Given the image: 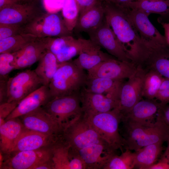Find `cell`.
I'll return each instance as SVG.
<instances>
[{
    "label": "cell",
    "instance_id": "bcb514c9",
    "mask_svg": "<svg viewBox=\"0 0 169 169\" xmlns=\"http://www.w3.org/2000/svg\"><path fill=\"white\" fill-rule=\"evenodd\" d=\"M164 30V37L167 44L169 46V22H161L160 23Z\"/></svg>",
    "mask_w": 169,
    "mask_h": 169
},
{
    "label": "cell",
    "instance_id": "4fadbf2b",
    "mask_svg": "<svg viewBox=\"0 0 169 169\" xmlns=\"http://www.w3.org/2000/svg\"><path fill=\"white\" fill-rule=\"evenodd\" d=\"M53 146L7 154L9 156L4 159L0 168L33 169L38 164L52 159Z\"/></svg>",
    "mask_w": 169,
    "mask_h": 169
},
{
    "label": "cell",
    "instance_id": "f6af8a7d",
    "mask_svg": "<svg viewBox=\"0 0 169 169\" xmlns=\"http://www.w3.org/2000/svg\"><path fill=\"white\" fill-rule=\"evenodd\" d=\"M148 169H169V164L161 158L157 163H154Z\"/></svg>",
    "mask_w": 169,
    "mask_h": 169
},
{
    "label": "cell",
    "instance_id": "8992f818",
    "mask_svg": "<svg viewBox=\"0 0 169 169\" xmlns=\"http://www.w3.org/2000/svg\"><path fill=\"white\" fill-rule=\"evenodd\" d=\"M22 33L39 38L72 35L66 26L62 15L58 13H43L23 27Z\"/></svg>",
    "mask_w": 169,
    "mask_h": 169
},
{
    "label": "cell",
    "instance_id": "7c38bea8",
    "mask_svg": "<svg viewBox=\"0 0 169 169\" xmlns=\"http://www.w3.org/2000/svg\"><path fill=\"white\" fill-rule=\"evenodd\" d=\"M25 129L61 137L64 127L42 107L19 117Z\"/></svg>",
    "mask_w": 169,
    "mask_h": 169
},
{
    "label": "cell",
    "instance_id": "836d02e7",
    "mask_svg": "<svg viewBox=\"0 0 169 169\" xmlns=\"http://www.w3.org/2000/svg\"><path fill=\"white\" fill-rule=\"evenodd\" d=\"M120 155H112L105 166L103 169H131L135 168L134 152L125 149Z\"/></svg>",
    "mask_w": 169,
    "mask_h": 169
},
{
    "label": "cell",
    "instance_id": "4316f807",
    "mask_svg": "<svg viewBox=\"0 0 169 169\" xmlns=\"http://www.w3.org/2000/svg\"><path fill=\"white\" fill-rule=\"evenodd\" d=\"M25 129L19 117L6 120L0 125V151L8 153Z\"/></svg>",
    "mask_w": 169,
    "mask_h": 169
},
{
    "label": "cell",
    "instance_id": "44dd1931",
    "mask_svg": "<svg viewBox=\"0 0 169 169\" xmlns=\"http://www.w3.org/2000/svg\"><path fill=\"white\" fill-rule=\"evenodd\" d=\"M62 139L54 145L52 160L54 169H85V164L77 153Z\"/></svg>",
    "mask_w": 169,
    "mask_h": 169
},
{
    "label": "cell",
    "instance_id": "4dcf8cb0",
    "mask_svg": "<svg viewBox=\"0 0 169 169\" xmlns=\"http://www.w3.org/2000/svg\"><path fill=\"white\" fill-rule=\"evenodd\" d=\"M59 64L55 55L47 49L38 61V65L34 70L42 80L44 85L49 86Z\"/></svg>",
    "mask_w": 169,
    "mask_h": 169
},
{
    "label": "cell",
    "instance_id": "1f68e13d",
    "mask_svg": "<svg viewBox=\"0 0 169 169\" xmlns=\"http://www.w3.org/2000/svg\"><path fill=\"white\" fill-rule=\"evenodd\" d=\"M37 38L33 34L22 33L0 40V53H13L17 52Z\"/></svg>",
    "mask_w": 169,
    "mask_h": 169
},
{
    "label": "cell",
    "instance_id": "7402d4cb",
    "mask_svg": "<svg viewBox=\"0 0 169 169\" xmlns=\"http://www.w3.org/2000/svg\"><path fill=\"white\" fill-rule=\"evenodd\" d=\"M49 37H37L20 50L13 53L15 69L29 67L37 61L46 52Z\"/></svg>",
    "mask_w": 169,
    "mask_h": 169
},
{
    "label": "cell",
    "instance_id": "e0dca14e",
    "mask_svg": "<svg viewBox=\"0 0 169 169\" xmlns=\"http://www.w3.org/2000/svg\"><path fill=\"white\" fill-rule=\"evenodd\" d=\"M82 112L88 116L117 108L119 101L103 95L88 91L84 87L80 92Z\"/></svg>",
    "mask_w": 169,
    "mask_h": 169
},
{
    "label": "cell",
    "instance_id": "ffe728a7",
    "mask_svg": "<svg viewBox=\"0 0 169 169\" xmlns=\"http://www.w3.org/2000/svg\"><path fill=\"white\" fill-rule=\"evenodd\" d=\"M79 38L76 39L72 35L58 37H49L47 49L56 56L59 63L71 60L79 55L81 49Z\"/></svg>",
    "mask_w": 169,
    "mask_h": 169
},
{
    "label": "cell",
    "instance_id": "3957f363",
    "mask_svg": "<svg viewBox=\"0 0 169 169\" xmlns=\"http://www.w3.org/2000/svg\"><path fill=\"white\" fill-rule=\"evenodd\" d=\"M87 79L84 70L73 60L59 63L49 85L52 99L79 93L85 86Z\"/></svg>",
    "mask_w": 169,
    "mask_h": 169
},
{
    "label": "cell",
    "instance_id": "8fae6325",
    "mask_svg": "<svg viewBox=\"0 0 169 169\" xmlns=\"http://www.w3.org/2000/svg\"><path fill=\"white\" fill-rule=\"evenodd\" d=\"M88 34L90 40L105 49L109 54L121 61L131 62L105 17L100 26Z\"/></svg>",
    "mask_w": 169,
    "mask_h": 169
},
{
    "label": "cell",
    "instance_id": "b9f144b4",
    "mask_svg": "<svg viewBox=\"0 0 169 169\" xmlns=\"http://www.w3.org/2000/svg\"><path fill=\"white\" fill-rule=\"evenodd\" d=\"M97 0H75L79 14L94 5Z\"/></svg>",
    "mask_w": 169,
    "mask_h": 169
},
{
    "label": "cell",
    "instance_id": "74e56055",
    "mask_svg": "<svg viewBox=\"0 0 169 169\" xmlns=\"http://www.w3.org/2000/svg\"><path fill=\"white\" fill-rule=\"evenodd\" d=\"M155 99L162 105L169 103V79L164 77Z\"/></svg>",
    "mask_w": 169,
    "mask_h": 169
},
{
    "label": "cell",
    "instance_id": "d4e9b609",
    "mask_svg": "<svg viewBox=\"0 0 169 169\" xmlns=\"http://www.w3.org/2000/svg\"><path fill=\"white\" fill-rule=\"evenodd\" d=\"M141 66L148 70L155 71L169 79V46L167 45L150 48Z\"/></svg>",
    "mask_w": 169,
    "mask_h": 169
},
{
    "label": "cell",
    "instance_id": "681fc988",
    "mask_svg": "<svg viewBox=\"0 0 169 169\" xmlns=\"http://www.w3.org/2000/svg\"><path fill=\"white\" fill-rule=\"evenodd\" d=\"M23 1L27 2H36L38 0H22Z\"/></svg>",
    "mask_w": 169,
    "mask_h": 169
},
{
    "label": "cell",
    "instance_id": "f1b7e54d",
    "mask_svg": "<svg viewBox=\"0 0 169 169\" xmlns=\"http://www.w3.org/2000/svg\"><path fill=\"white\" fill-rule=\"evenodd\" d=\"M126 8L142 10L149 15H160L158 21L169 22V0L134 1L129 3Z\"/></svg>",
    "mask_w": 169,
    "mask_h": 169
},
{
    "label": "cell",
    "instance_id": "5b68a950",
    "mask_svg": "<svg viewBox=\"0 0 169 169\" xmlns=\"http://www.w3.org/2000/svg\"><path fill=\"white\" fill-rule=\"evenodd\" d=\"M86 117L103 140L114 150L120 149L123 151L124 139L119 128L122 115L118 109Z\"/></svg>",
    "mask_w": 169,
    "mask_h": 169
},
{
    "label": "cell",
    "instance_id": "d6a6232c",
    "mask_svg": "<svg viewBox=\"0 0 169 169\" xmlns=\"http://www.w3.org/2000/svg\"><path fill=\"white\" fill-rule=\"evenodd\" d=\"M163 78V76L156 72L148 70L144 80L143 97L149 100L155 98Z\"/></svg>",
    "mask_w": 169,
    "mask_h": 169
},
{
    "label": "cell",
    "instance_id": "ee69618b",
    "mask_svg": "<svg viewBox=\"0 0 169 169\" xmlns=\"http://www.w3.org/2000/svg\"><path fill=\"white\" fill-rule=\"evenodd\" d=\"M157 114L160 115L165 121L169 125V105L167 104L161 105Z\"/></svg>",
    "mask_w": 169,
    "mask_h": 169
},
{
    "label": "cell",
    "instance_id": "f546056e",
    "mask_svg": "<svg viewBox=\"0 0 169 169\" xmlns=\"http://www.w3.org/2000/svg\"><path fill=\"white\" fill-rule=\"evenodd\" d=\"M163 144L161 142L154 143L135 151V167L148 169L155 163L163 149Z\"/></svg>",
    "mask_w": 169,
    "mask_h": 169
},
{
    "label": "cell",
    "instance_id": "9c48e42d",
    "mask_svg": "<svg viewBox=\"0 0 169 169\" xmlns=\"http://www.w3.org/2000/svg\"><path fill=\"white\" fill-rule=\"evenodd\" d=\"M137 67L135 73L126 82H123L121 86L117 109L122 116L127 113L143 97L144 80L148 70L141 66Z\"/></svg>",
    "mask_w": 169,
    "mask_h": 169
},
{
    "label": "cell",
    "instance_id": "7a4b0ae2",
    "mask_svg": "<svg viewBox=\"0 0 169 169\" xmlns=\"http://www.w3.org/2000/svg\"><path fill=\"white\" fill-rule=\"evenodd\" d=\"M157 114L155 121L140 123L121 119L125 149L136 151L149 145L167 141L169 125Z\"/></svg>",
    "mask_w": 169,
    "mask_h": 169
},
{
    "label": "cell",
    "instance_id": "8d00e7d4",
    "mask_svg": "<svg viewBox=\"0 0 169 169\" xmlns=\"http://www.w3.org/2000/svg\"><path fill=\"white\" fill-rule=\"evenodd\" d=\"M23 27L17 24L0 23V40L22 33Z\"/></svg>",
    "mask_w": 169,
    "mask_h": 169
},
{
    "label": "cell",
    "instance_id": "d590c367",
    "mask_svg": "<svg viewBox=\"0 0 169 169\" xmlns=\"http://www.w3.org/2000/svg\"><path fill=\"white\" fill-rule=\"evenodd\" d=\"M13 53H0V79L8 78L9 74L15 69Z\"/></svg>",
    "mask_w": 169,
    "mask_h": 169
},
{
    "label": "cell",
    "instance_id": "c3c4849f",
    "mask_svg": "<svg viewBox=\"0 0 169 169\" xmlns=\"http://www.w3.org/2000/svg\"><path fill=\"white\" fill-rule=\"evenodd\" d=\"M167 146L161 157L169 164V139L167 141Z\"/></svg>",
    "mask_w": 169,
    "mask_h": 169
},
{
    "label": "cell",
    "instance_id": "83f0119b",
    "mask_svg": "<svg viewBox=\"0 0 169 169\" xmlns=\"http://www.w3.org/2000/svg\"><path fill=\"white\" fill-rule=\"evenodd\" d=\"M123 80L105 78L87 77L84 87L88 91L106 95L119 101Z\"/></svg>",
    "mask_w": 169,
    "mask_h": 169
},
{
    "label": "cell",
    "instance_id": "277c9868",
    "mask_svg": "<svg viewBox=\"0 0 169 169\" xmlns=\"http://www.w3.org/2000/svg\"><path fill=\"white\" fill-rule=\"evenodd\" d=\"M62 137L75 151L93 144L106 142L93 127L83 112L73 118L65 125Z\"/></svg>",
    "mask_w": 169,
    "mask_h": 169
},
{
    "label": "cell",
    "instance_id": "5bb4252c",
    "mask_svg": "<svg viewBox=\"0 0 169 169\" xmlns=\"http://www.w3.org/2000/svg\"><path fill=\"white\" fill-rule=\"evenodd\" d=\"M137 69V66L131 62L122 61L113 58L102 62L87 71V77L123 80L132 76Z\"/></svg>",
    "mask_w": 169,
    "mask_h": 169
},
{
    "label": "cell",
    "instance_id": "f907efd6",
    "mask_svg": "<svg viewBox=\"0 0 169 169\" xmlns=\"http://www.w3.org/2000/svg\"><path fill=\"white\" fill-rule=\"evenodd\" d=\"M15 0L17 2H20L23 1L22 0Z\"/></svg>",
    "mask_w": 169,
    "mask_h": 169
},
{
    "label": "cell",
    "instance_id": "6da1fadb",
    "mask_svg": "<svg viewBox=\"0 0 169 169\" xmlns=\"http://www.w3.org/2000/svg\"><path fill=\"white\" fill-rule=\"evenodd\" d=\"M103 3L105 20L123 45L131 62L134 63L138 62L144 56L148 47L130 19L126 8Z\"/></svg>",
    "mask_w": 169,
    "mask_h": 169
},
{
    "label": "cell",
    "instance_id": "ba28073f",
    "mask_svg": "<svg viewBox=\"0 0 169 169\" xmlns=\"http://www.w3.org/2000/svg\"><path fill=\"white\" fill-rule=\"evenodd\" d=\"M44 85L34 70H26L9 78L7 82V102H19Z\"/></svg>",
    "mask_w": 169,
    "mask_h": 169
},
{
    "label": "cell",
    "instance_id": "30bf717a",
    "mask_svg": "<svg viewBox=\"0 0 169 169\" xmlns=\"http://www.w3.org/2000/svg\"><path fill=\"white\" fill-rule=\"evenodd\" d=\"M128 16L141 40L150 48L167 45L165 37L149 20L143 11L126 8Z\"/></svg>",
    "mask_w": 169,
    "mask_h": 169
},
{
    "label": "cell",
    "instance_id": "7dc6e473",
    "mask_svg": "<svg viewBox=\"0 0 169 169\" xmlns=\"http://www.w3.org/2000/svg\"><path fill=\"white\" fill-rule=\"evenodd\" d=\"M18 2L15 0H0V9Z\"/></svg>",
    "mask_w": 169,
    "mask_h": 169
},
{
    "label": "cell",
    "instance_id": "d6986e66",
    "mask_svg": "<svg viewBox=\"0 0 169 169\" xmlns=\"http://www.w3.org/2000/svg\"><path fill=\"white\" fill-rule=\"evenodd\" d=\"M79 38L81 43V50L79 56L73 61L79 68L88 71L102 62L115 58L103 52L100 46L90 39Z\"/></svg>",
    "mask_w": 169,
    "mask_h": 169
},
{
    "label": "cell",
    "instance_id": "ac0fdd59",
    "mask_svg": "<svg viewBox=\"0 0 169 169\" xmlns=\"http://www.w3.org/2000/svg\"><path fill=\"white\" fill-rule=\"evenodd\" d=\"M116 151L106 142L93 144L80 149L76 152L83 161L86 169H103Z\"/></svg>",
    "mask_w": 169,
    "mask_h": 169
},
{
    "label": "cell",
    "instance_id": "e575fe53",
    "mask_svg": "<svg viewBox=\"0 0 169 169\" xmlns=\"http://www.w3.org/2000/svg\"><path fill=\"white\" fill-rule=\"evenodd\" d=\"M61 10L66 26L69 31L72 32L76 25L79 15L75 0H64Z\"/></svg>",
    "mask_w": 169,
    "mask_h": 169
},
{
    "label": "cell",
    "instance_id": "7bdbcfd3",
    "mask_svg": "<svg viewBox=\"0 0 169 169\" xmlns=\"http://www.w3.org/2000/svg\"><path fill=\"white\" fill-rule=\"evenodd\" d=\"M104 3L110 4L121 8H125L130 2L135 0H101Z\"/></svg>",
    "mask_w": 169,
    "mask_h": 169
},
{
    "label": "cell",
    "instance_id": "9a60e30c",
    "mask_svg": "<svg viewBox=\"0 0 169 169\" xmlns=\"http://www.w3.org/2000/svg\"><path fill=\"white\" fill-rule=\"evenodd\" d=\"M35 2L22 1L0 9V23L23 26L43 13Z\"/></svg>",
    "mask_w": 169,
    "mask_h": 169
},
{
    "label": "cell",
    "instance_id": "f35d334b",
    "mask_svg": "<svg viewBox=\"0 0 169 169\" xmlns=\"http://www.w3.org/2000/svg\"><path fill=\"white\" fill-rule=\"evenodd\" d=\"M19 102H6L0 104V125L6 121V118L15 109Z\"/></svg>",
    "mask_w": 169,
    "mask_h": 169
},
{
    "label": "cell",
    "instance_id": "603a6c76",
    "mask_svg": "<svg viewBox=\"0 0 169 169\" xmlns=\"http://www.w3.org/2000/svg\"><path fill=\"white\" fill-rule=\"evenodd\" d=\"M52 99L49 86L43 85L21 100L6 120L19 117L43 107Z\"/></svg>",
    "mask_w": 169,
    "mask_h": 169
},
{
    "label": "cell",
    "instance_id": "484cf974",
    "mask_svg": "<svg viewBox=\"0 0 169 169\" xmlns=\"http://www.w3.org/2000/svg\"><path fill=\"white\" fill-rule=\"evenodd\" d=\"M161 105L160 103L154 99L141 100L122 116L121 119L140 123L152 122Z\"/></svg>",
    "mask_w": 169,
    "mask_h": 169
},
{
    "label": "cell",
    "instance_id": "60d3db41",
    "mask_svg": "<svg viewBox=\"0 0 169 169\" xmlns=\"http://www.w3.org/2000/svg\"><path fill=\"white\" fill-rule=\"evenodd\" d=\"M8 78L0 79V103L7 102Z\"/></svg>",
    "mask_w": 169,
    "mask_h": 169
},
{
    "label": "cell",
    "instance_id": "cb8c5ba5",
    "mask_svg": "<svg viewBox=\"0 0 169 169\" xmlns=\"http://www.w3.org/2000/svg\"><path fill=\"white\" fill-rule=\"evenodd\" d=\"M105 19V8L101 0H97L90 7L79 14L74 30L88 34L97 28Z\"/></svg>",
    "mask_w": 169,
    "mask_h": 169
},
{
    "label": "cell",
    "instance_id": "816d5d0a",
    "mask_svg": "<svg viewBox=\"0 0 169 169\" xmlns=\"http://www.w3.org/2000/svg\"><path fill=\"white\" fill-rule=\"evenodd\" d=\"M139 0H135V1H139Z\"/></svg>",
    "mask_w": 169,
    "mask_h": 169
},
{
    "label": "cell",
    "instance_id": "2e32d148",
    "mask_svg": "<svg viewBox=\"0 0 169 169\" xmlns=\"http://www.w3.org/2000/svg\"><path fill=\"white\" fill-rule=\"evenodd\" d=\"M61 137L25 129L9 152L6 154L51 147Z\"/></svg>",
    "mask_w": 169,
    "mask_h": 169
},
{
    "label": "cell",
    "instance_id": "52a82bcc",
    "mask_svg": "<svg viewBox=\"0 0 169 169\" xmlns=\"http://www.w3.org/2000/svg\"><path fill=\"white\" fill-rule=\"evenodd\" d=\"M42 107L64 127L82 113L80 92L54 98Z\"/></svg>",
    "mask_w": 169,
    "mask_h": 169
},
{
    "label": "cell",
    "instance_id": "ab89813d",
    "mask_svg": "<svg viewBox=\"0 0 169 169\" xmlns=\"http://www.w3.org/2000/svg\"><path fill=\"white\" fill-rule=\"evenodd\" d=\"M64 0H42L44 9L50 13H58L61 10Z\"/></svg>",
    "mask_w": 169,
    "mask_h": 169
}]
</instances>
